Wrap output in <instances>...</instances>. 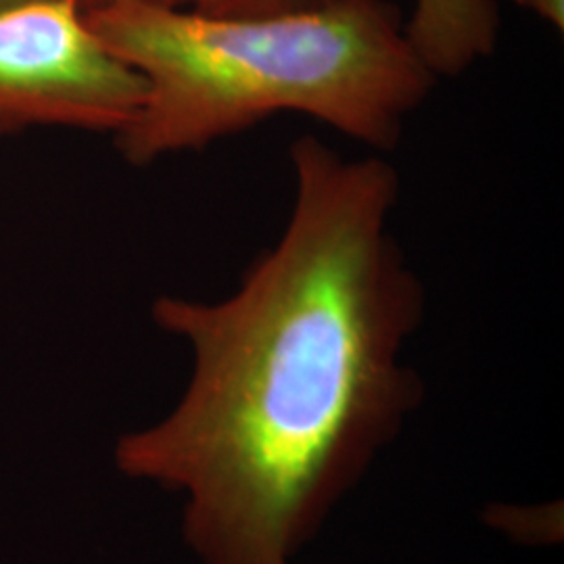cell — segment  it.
Masks as SVG:
<instances>
[{"label":"cell","mask_w":564,"mask_h":564,"mask_svg":"<svg viewBox=\"0 0 564 564\" xmlns=\"http://www.w3.org/2000/svg\"><path fill=\"white\" fill-rule=\"evenodd\" d=\"M141 76L72 0L0 7V137L74 128L118 137L142 102Z\"/></svg>","instance_id":"obj_3"},{"label":"cell","mask_w":564,"mask_h":564,"mask_svg":"<svg viewBox=\"0 0 564 564\" xmlns=\"http://www.w3.org/2000/svg\"><path fill=\"white\" fill-rule=\"evenodd\" d=\"M484 523L512 540L514 544L529 547L563 544V502L545 505H506L494 502L481 512Z\"/></svg>","instance_id":"obj_5"},{"label":"cell","mask_w":564,"mask_h":564,"mask_svg":"<svg viewBox=\"0 0 564 564\" xmlns=\"http://www.w3.org/2000/svg\"><path fill=\"white\" fill-rule=\"evenodd\" d=\"M345 0H205L197 11L226 18H262L293 11H314Z\"/></svg>","instance_id":"obj_6"},{"label":"cell","mask_w":564,"mask_h":564,"mask_svg":"<svg viewBox=\"0 0 564 564\" xmlns=\"http://www.w3.org/2000/svg\"><path fill=\"white\" fill-rule=\"evenodd\" d=\"M521 9L542 18L554 30H564V0H514Z\"/></svg>","instance_id":"obj_7"},{"label":"cell","mask_w":564,"mask_h":564,"mask_svg":"<svg viewBox=\"0 0 564 564\" xmlns=\"http://www.w3.org/2000/svg\"><path fill=\"white\" fill-rule=\"evenodd\" d=\"M109 2H118V0H90L88 9H97L102 4H109ZM132 2H144V4H158V7H170V9H197L202 7L205 0H132Z\"/></svg>","instance_id":"obj_8"},{"label":"cell","mask_w":564,"mask_h":564,"mask_svg":"<svg viewBox=\"0 0 564 564\" xmlns=\"http://www.w3.org/2000/svg\"><path fill=\"white\" fill-rule=\"evenodd\" d=\"M405 34L437 80L456 78L491 57L500 34L498 2L414 0Z\"/></svg>","instance_id":"obj_4"},{"label":"cell","mask_w":564,"mask_h":564,"mask_svg":"<svg viewBox=\"0 0 564 564\" xmlns=\"http://www.w3.org/2000/svg\"><path fill=\"white\" fill-rule=\"evenodd\" d=\"M289 155V223L239 289L153 303L193 370L165 416L113 445L120 475L181 496L202 564H293L424 400L403 360L426 295L391 228L395 167L314 134Z\"/></svg>","instance_id":"obj_1"},{"label":"cell","mask_w":564,"mask_h":564,"mask_svg":"<svg viewBox=\"0 0 564 564\" xmlns=\"http://www.w3.org/2000/svg\"><path fill=\"white\" fill-rule=\"evenodd\" d=\"M86 20L144 84L134 120L113 137L132 165L197 151L279 113L310 116L384 153L437 84L389 0L262 18L118 0Z\"/></svg>","instance_id":"obj_2"},{"label":"cell","mask_w":564,"mask_h":564,"mask_svg":"<svg viewBox=\"0 0 564 564\" xmlns=\"http://www.w3.org/2000/svg\"><path fill=\"white\" fill-rule=\"evenodd\" d=\"M25 2H39V0H0V7H13V4H25ZM72 2L80 4L84 11H86L88 4H90V0H72Z\"/></svg>","instance_id":"obj_9"}]
</instances>
